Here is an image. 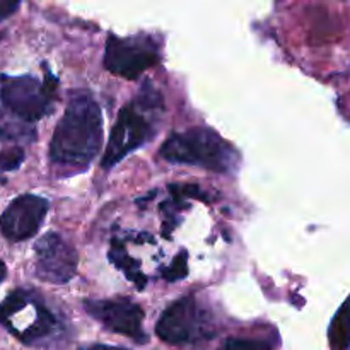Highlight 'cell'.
I'll list each match as a JSON object with an SVG mask.
<instances>
[{
    "label": "cell",
    "instance_id": "cell-1",
    "mask_svg": "<svg viewBox=\"0 0 350 350\" xmlns=\"http://www.w3.org/2000/svg\"><path fill=\"white\" fill-rule=\"evenodd\" d=\"M58 81L46 72L33 75H0V139L34 140L33 125L53 111Z\"/></svg>",
    "mask_w": 350,
    "mask_h": 350
},
{
    "label": "cell",
    "instance_id": "cell-2",
    "mask_svg": "<svg viewBox=\"0 0 350 350\" xmlns=\"http://www.w3.org/2000/svg\"><path fill=\"white\" fill-rule=\"evenodd\" d=\"M103 146L101 108L91 92L74 91L50 142V161L57 166L88 167Z\"/></svg>",
    "mask_w": 350,
    "mask_h": 350
},
{
    "label": "cell",
    "instance_id": "cell-3",
    "mask_svg": "<svg viewBox=\"0 0 350 350\" xmlns=\"http://www.w3.org/2000/svg\"><path fill=\"white\" fill-rule=\"evenodd\" d=\"M164 113L163 94L150 81L140 88L139 94L123 106L109 133L108 147L101 166L109 170L133 150L140 149L159 132Z\"/></svg>",
    "mask_w": 350,
    "mask_h": 350
},
{
    "label": "cell",
    "instance_id": "cell-4",
    "mask_svg": "<svg viewBox=\"0 0 350 350\" xmlns=\"http://www.w3.org/2000/svg\"><path fill=\"white\" fill-rule=\"evenodd\" d=\"M159 154L170 163L200 166L221 174L234 173L239 164V154L234 147L207 126L171 133L161 146Z\"/></svg>",
    "mask_w": 350,
    "mask_h": 350
},
{
    "label": "cell",
    "instance_id": "cell-5",
    "mask_svg": "<svg viewBox=\"0 0 350 350\" xmlns=\"http://www.w3.org/2000/svg\"><path fill=\"white\" fill-rule=\"evenodd\" d=\"M0 325L26 345L53 340L64 325L33 291L14 289L0 303Z\"/></svg>",
    "mask_w": 350,
    "mask_h": 350
},
{
    "label": "cell",
    "instance_id": "cell-6",
    "mask_svg": "<svg viewBox=\"0 0 350 350\" xmlns=\"http://www.w3.org/2000/svg\"><path fill=\"white\" fill-rule=\"evenodd\" d=\"M161 60L159 41L152 36L120 38L109 34L105 48V68L126 81H137L147 68Z\"/></svg>",
    "mask_w": 350,
    "mask_h": 350
},
{
    "label": "cell",
    "instance_id": "cell-7",
    "mask_svg": "<svg viewBox=\"0 0 350 350\" xmlns=\"http://www.w3.org/2000/svg\"><path fill=\"white\" fill-rule=\"evenodd\" d=\"M157 337L170 345H185L208 337L204 311L193 296H185L164 310L156 325Z\"/></svg>",
    "mask_w": 350,
    "mask_h": 350
},
{
    "label": "cell",
    "instance_id": "cell-8",
    "mask_svg": "<svg viewBox=\"0 0 350 350\" xmlns=\"http://www.w3.org/2000/svg\"><path fill=\"white\" fill-rule=\"evenodd\" d=\"M34 273L43 282L64 286L70 282L77 272V252L57 232H46L40 238L34 246Z\"/></svg>",
    "mask_w": 350,
    "mask_h": 350
},
{
    "label": "cell",
    "instance_id": "cell-9",
    "mask_svg": "<svg viewBox=\"0 0 350 350\" xmlns=\"http://www.w3.org/2000/svg\"><path fill=\"white\" fill-rule=\"evenodd\" d=\"M84 308L106 330L125 335V337L135 340L137 344H147L149 340V335L144 332L142 327V308L129 297L85 301Z\"/></svg>",
    "mask_w": 350,
    "mask_h": 350
},
{
    "label": "cell",
    "instance_id": "cell-10",
    "mask_svg": "<svg viewBox=\"0 0 350 350\" xmlns=\"http://www.w3.org/2000/svg\"><path fill=\"white\" fill-rule=\"evenodd\" d=\"M46 214V198L33 193L19 195L0 215V232L10 243L26 241L40 231Z\"/></svg>",
    "mask_w": 350,
    "mask_h": 350
},
{
    "label": "cell",
    "instance_id": "cell-11",
    "mask_svg": "<svg viewBox=\"0 0 350 350\" xmlns=\"http://www.w3.org/2000/svg\"><path fill=\"white\" fill-rule=\"evenodd\" d=\"M108 256H109V260H111L113 265L118 267V269L125 273L126 279H129L130 282L135 284L139 289H144V286H146V282H147L146 277H144V273L140 272V269H139V265L135 263V260L129 255V252L125 250L123 243H120L118 239H113Z\"/></svg>",
    "mask_w": 350,
    "mask_h": 350
},
{
    "label": "cell",
    "instance_id": "cell-12",
    "mask_svg": "<svg viewBox=\"0 0 350 350\" xmlns=\"http://www.w3.org/2000/svg\"><path fill=\"white\" fill-rule=\"evenodd\" d=\"M328 340L334 350H347L350 347V297L332 320Z\"/></svg>",
    "mask_w": 350,
    "mask_h": 350
},
{
    "label": "cell",
    "instance_id": "cell-13",
    "mask_svg": "<svg viewBox=\"0 0 350 350\" xmlns=\"http://www.w3.org/2000/svg\"><path fill=\"white\" fill-rule=\"evenodd\" d=\"M24 149L21 146H10L0 149V183L5 181V174L19 170L24 161Z\"/></svg>",
    "mask_w": 350,
    "mask_h": 350
},
{
    "label": "cell",
    "instance_id": "cell-14",
    "mask_svg": "<svg viewBox=\"0 0 350 350\" xmlns=\"http://www.w3.org/2000/svg\"><path fill=\"white\" fill-rule=\"evenodd\" d=\"M187 258H188L187 252H181L180 255H178L173 262H171V265L166 267V269L161 272L163 279L167 280V282H176V280L185 279V277L188 275V260Z\"/></svg>",
    "mask_w": 350,
    "mask_h": 350
},
{
    "label": "cell",
    "instance_id": "cell-15",
    "mask_svg": "<svg viewBox=\"0 0 350 350\" xmlns=\"http://www.w3.org/2000/svg\"><path fill=\"white\" fill-rule=\"evenodd\" d=\"M221 350H272V345L267 340H258V338H228L222 344Z\"/></svg>",
    "mask_w": 350,
    "mask_h": 350
},
{
    "label": "cell",
    "instance_id": "cell-16",
    "mask_svg": "<svg viewBox=\"0 0 350 350\" xmlns=\"http://www.w3.org/2000/svg\"><path fill=\"white\" fill-rule=\"evenodd\" d=\"M19 2H10V0H0V23L5 21L7 17L12 16L19 9Z\"/></svg>",
    "mask_w": 350,
    "mask_h": 350
},
{
    "label": "cell",
    "instance_id": "cell-17",
    "mask_svg": "<svg viewBox=\"0 0 350 350\" xmlns=\"http://www.w3.org/2000/svg\"><path fill=\"white\" fill-rule=\"evenodd\" d=\"M79 350H129V349H123V347H113V345H103V344H94V345H89V347H82Z\"/></svg>",
    "mask_w": 350,
    "mask_h": 350
},
{
    "label": "cell",
    "instance_id": "cell-18",
    "mask_svg": "<svg viewBox=\"0 0 350 350\" xmlns=\"http://www.w3.org/2000/svg\"><path fill=\"white\" fill-rule=\"evenodd\" d=\"M5 277H7V267H5V263H3L2 260H0V284H2L3 280H5Z\"/></svg>",
    "mask_w": 350,
    "mask_h": 350
}]
</instances>
